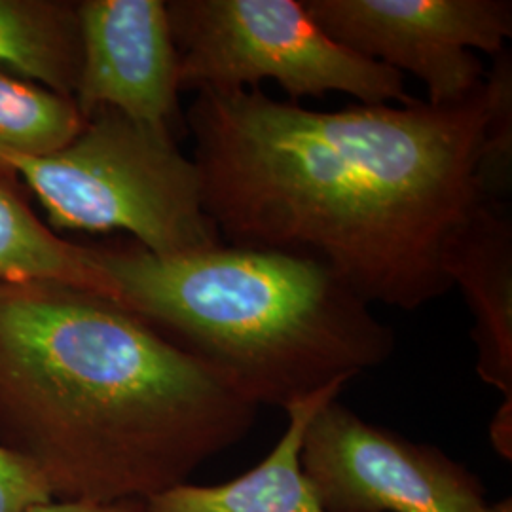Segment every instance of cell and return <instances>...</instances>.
<instances>
[{"instance_id":"cell-1","label":"cell","mask_w":512,"mask_h":512,"mask_svg":"<svg viewBox=\"0 0 512 512\" xmlns=\"http://www.w3.org/2000/svg\"><path fill=\"white\" fill-rule=\"evenodd\" d=\"M186 126L222 241L313 258L366 304L414 311L452 289L448 253L476 205L509 192L511 52L458 105L323 112L200 90Z\"/></svg>"},{"instance_id":"cell-2","label":"cell","mask_w":512,"mask_h":512,"mask_svg":"<svg viewBox=\"0 0 512 512\" xmlns=\"http://www.w3.org/2000/svg\"><path fill=\"white\" fill-rule=\"evenodd\" d=\"M256 412L109 296L0 283V442L54 499L148 501L245 439Z\"/></svg>"},{"instance_id":"cell-3","label":"cell","mask_w":512,"mask_h":512,"mask_svg":"<svg viewBox=\"0 0 512 512\" xmlns=\"http://www.w3.org/2000/svg\"><path fill=\"white\" fill-rule=\"evenodd\" d=\"M92 251L120 306L258 408L285 410L395 351L393 330L313 258L224 243L177 256L137 243Z\"/></svg>"},{"instance_id":"cell-4","label":"cell","mask_w":512,"mask_h":512,"mask_svg":"<svg viewBox=\"0 0 512 512\" xmlns=\"http://www.w3.org/2000/svg\"><path fill=\"white\" fill-rule=\"evenodd\" d=\"M0 175L31 188L54 232H126L156 256L224 243L203 209L198 167L175 133L99 110L61 150L0 156Z\"/></svg>"},{"instance_id":"cell-5","label":"cell","mask_w":512,"mask_h":512,"mask_svg":"<svg viewBox=\"0 0 512 512\" xmlns=\"http://www.w3.org/2000/svg\"><path fill=\"white\" fill-rule=\"evenodd\" d=\"M181 90H253L274 80L289 103L346 93L408 105L404 76L329 37L304 0H171Z\"/></svg>"},{"instance_id":"cell-6","label":"cell","mask_w":512,"mask_h":512,"mask_svg":"<svg viewBox=\"0 0 512 512\" xmlns=\"http://www.w3.org/2000/svg\"><path fill=\"white\" fill-rule=\"evenodd\" d=\"M300 463L327 512H512L511 499L490 503L454 459L368 423L338 399L310 421Z\"/></svg>"},{"instance_id":"cell-7","label":"cell","mask_w":512,"mask_h":512,"mask_svg":"<svg viewBox=\"0 0 512 512\" xmlns=\"http://www.w3.org/2000/svg\"><path fill=\"white\" fill-rule=\"evenodd\" d=\"M338 44L414 74L433 107L458 105L486 80L473 54L499 55L512 37L511 0H304Z\"/></svg>"},{"instance_id":"cell-8","label":"cell","mask_w":512,"mask_h":512,"mask_svg":"<svg viewBox=\"0 0 512 512\" xmlns=\"http://www.w3.org/2000/svg\"><path fill=\"white\" fill-rule=\"evenodd\" d=\"M82 63L73 101L84 118L116 110L175 133L179 59L164 0H80Z\"/></svg>"},{"instance_id":"cell-9","label":"cell","mask_w":512,"mask_h":512,"mask_svg":"<svg viewBox=\"0 0 512 512\" xmlns=\"http://www.w3.org/2000/svg\"><path fill=\"white\" fill-rule=\"evenodd\" d=\"M446 272L475 317L476 368L505 403L494 425L495 444L511 439L512 403V217L509 202L486 198L476 205L452 241Z\"/></svg>"},{"instance_id":"cell-10","label":"cell","mask_w":512,"mask_h":512,"mask_svg":"<svg viewBox=\"0 0 512 512\" xmlns=\"http://www.w3.org/2000/svg\"><path fill=\"white\" fill-rule=\"evenodd\" d=\"M349 382H334L289 404L283 437L255 469L217 486L179 484L147 501L145 512H327L302 471L300 452L313 416Z\"/></svg>"},{"instance_id":"cell-11","label":"cell","mask_w":512,"mask_h":512,"mask_svg":"<svg viewBox=\"0 0 512 512\" xmlns=\"http://www.w3.org/2000/svg\"><path fill=\"white\" fill-rule=\"evenodd\" d=\"M82 63L78 2L0 0V71L73 99Z\"/></svg>"},{"instance_id":"cell-12","label":"cell","mask_w":512,"mask_h":512,"mask_svg":"<svg viewBox=\"0 0 512 512\" xmlns=\"http://www.w3.org/2000/svg\"><path fill=\"white\" fill-rule=\"evenodd\" d=\"M10 281H54L114 300L92 247L57 236L0 181V283Z\"/></svg>"},{"instance_id":"cell-13","label":"cell","mask_w":512,"mask_h":512,"mask_svg":"<svg viewBox=\"0 0 512 512\" xmlns=\"http://www.w3.org/2000/svg\"><path fill=\"white\" fill-rule=\"evenodd\" d=\"M88 118L71 97L0 71V156H48L67 147Z\"/></svg>"},{"instance_id":"cell-14","label":"cell","mask_w":512,"mask_h":512,"mask_svg":"<svg viewBox=\"0 0 512 512\" xmlns=\"http://www.w3.org/2000/svg\"><path fill=\"white\" fill-rule=\"evenodd\" d=\"M52 499L37 467L0 442V512H27Z\"/></svg>"},{"instance_id":"cell-15","label":"cell","mask_w":512,"mask_h":512,"mask_svg":"<svg viewBox=\"0 0 512 512\" xmlns=\"http://www.w3.org/2000/svg\"><path fill=\"white\" fill-rule=\"evenodd\" d=\"M147 501L141 499H124L112 503H92V501H63L52 499L40 503L27 512H145Z\"/></svg>"}]
</instances>
